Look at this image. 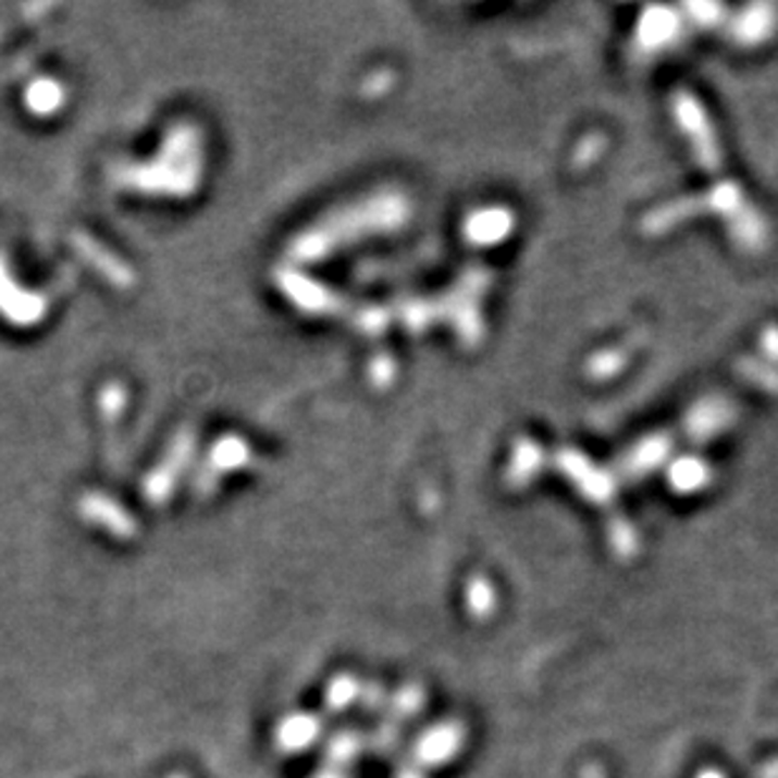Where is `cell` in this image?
Here are the masks:
<instances>
[{
	"label": "cell",
	"instance_id": "cell-2",
	"mask_svg": "<svg viewBox=\"0 0 778 778\" xmlns=\"http://www.w3.org/2000/svg\"><path fill=\"white\" fill-rule=\"evenodd\" d=\"M511 227V217L507 212L499 210H489L477 214L469 224V235L481 243H492V239H499L509 232Z\"/></svg>",
	"mask_w": 778,
	"mask_h": 778
},
{
	"label": "cell",
	"instance_id": "cell-5",
	"mask_svg": "<svg viewBox=\"0 0 778 778\" xmlns=\"http://www.w3.org/2000/svg\"><path fill=\"white\" fill-rule=\"evenodd\" d=\"M676 30V21L668 11H653L645 18V30H643V44L645 46H663L668 44V38Z\"/></svg>",
	"mask_w": 778,
	"mask_h": 778
},
{
	"label": "cell",
	"instance_id": "cell-1",
	"mask_svg": "<svg viewBox=\"0 0 778 778\" xmlns=\"http://www.w3.org/2000/svg\"><path fill=\"white\" fill-rule=\"evenodd\" d=\"M358 736L353 731H346L341 736H335V741L331 743V751H328V764L323 771L318 774V778H350L348 768L353 756L358 753Z\"/></svg>",
	"mask_w": 778,
	"mask_h": 778
},
{
	"label": "cell",
	"instance_id": "cell-3",
	"mask_svg": "<svg viewBox=\"0 0 778 778\" xmlns=\"http://www.w3.org/2000/svg\"><path fill=\"white\" fill-rule=\"evenodd\" d=\"M316 736H318V720L310 716H295L291 720H285L283 728H280V743H283V749L287 751L308 749Z\"/></svg>",
	"mask_w": 778,
	"mask_h": 778
},
{
	"label": "cell",
	"instance_id": "cell-4",
	"mask_svg": "<svg viewBox=\"0 0 778 778\" xmlns=\"http://www.w3.org/2000/svg\"><path fill=\"white\" fill-rule=\"evenodd\" d=\"M774 26V18H771V11L768 8H751L749 13H745V18H741V23H738V28H736V34L738 38H743V41H761L768 30H771Z\"/></svg>",
	"mask_w": 778,
	"mask_h": 778
},
{
	"label": "cell",
	"instance_id": "cell-6",
	"mask_svg": "<svg viewBox=\"0 0 778 778\" xmlns=\"http://www.w3.org/2000/svg\"><path fill=\"white\" fill-rule=\"evenodd\" d=\"M358 693V683L350 678H341L335 680L331 686V693H328V703H331V708H346L350 703V697Z\"/></svg>",
	"mask_w": 778,
	"mask_h": 778
}]
</instances>
